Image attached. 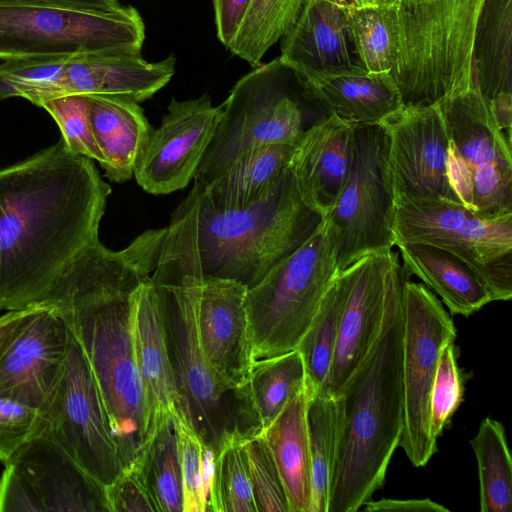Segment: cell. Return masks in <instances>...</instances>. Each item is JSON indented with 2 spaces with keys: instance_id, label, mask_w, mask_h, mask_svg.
Wrapping results in <instances>:
<instances>
[{
  "instance_id": "obj_8",
  "label": "cell",
  "mask_w": 512,
  "mask_h": 512,
  "mask_svg": "<svg viewBox=\"0 0 512 512\" xmlns=\"http://www.w3.org/2000/svg\"><path fill=\"white\" fill-rule=\"evenodd\" d=\"M145 26L132 6L81 9L23 0H0V60L141 50Z\"/></svg>"
},
{
  "instance_id": "obj_1",
  "label": "cell",
  "mask_w": 512,
  "mask_h": 512,
  "mask_svg": "<svg viewBox=\"0 0 512 512\" xmlns=\"http://www.w3.org/2000/svg\"><path fill=\"white\" fill-rule=\"evenodd\" d=\"M165 235L166 227L147 230L120 251L94 241L68 263L39 302L62 317L80 345L124 470L135 465L150 433L133 347V296L154 270Z\"/></svg>"
},
{
  "instance_id": "obj_42",
  "label": "cell",
  "mask_w": 512,
  "mask_h": 512,
  "mask_svg": "<svg viewBox=\"0 0 512 512\" xmlns=\"http://www.w3.org/2000/svg\"><path fill=\"white\" fill-rule=\"evenodd\" d=\"M40 107L53 117L70 151L94 159L102 166L104 158L93 134L86 95L71 94L52 98L41 103Z\"/></svg>"
},
{
  "instance_id": "obj_46",
  "label": "cell",
  "mask_w": 512,
  "mask_h": 512,
  "mask_svg": "<svg viewBox=\"0 0 512 512\" xmlns=\"http://www.w3.org/2000/svg\"><path fill=\"white\" fill-rule=\"evenodd\" d=\"M0 512H44L28 480L10 463L0 477Z\"/></svg>"
},
{
  "instance_id": "obj_6",
  "label": "cell",
  "mask_w": 512,
  "mask_h": 512,
  "mask_svg": "<svg viewBox=\"0 0 512 512\" xmlns=\"http://www.w3.org/2000/svg\"><path fill=\"white\" fill-rule=\"evenodd\" d=\"M485 1H398L391 74L403 105H431L475 84L474 37Z\"/></svg>"
},
{
  "instance_id": "obj_11",
  "label": "cell",
  "mask_w": 512,
  "mask_h": 512,
  "mask_svg": "<svg viewBox=\"0 0 512 512\" xmlns=\"http://www.w3.org/2000/svg\"><path fill=\"white\" fill-rule=\"evenodd\" d=\"M393 236L399 243L445 249L478 275L492 301L512 298V213L485 218L460 203L394 198Z\"/></svg>"
},
{
  "instance_id": "obj_29",
  "label": "cell",
  "mask_w": 512,
  "mask_h": 512,
  "mask_svg": "<svg viewBox=\"0 0 512 512\" xmlns=\"http://www.w3.org/2000/svg\"><path fill=\"white\" fill-rule=\"evenodd\" d=\"M296 145L275 143L254 148L238 157L206 187L194 184L217 208L246 207L268 192L289 165Z\"/></svg>"
},
{
  "instance_id": "obj_34",
  "label": "cell",
  "mask_w": 512,
  "mask_h": 512,
  "mask_svg": "<svg viewBox=\"0 0 512 512\" xmlns=\"http://www.w3.org/2000/svg\"><path fill=\"white\" fill-rule=\"evenodd\" d=\"M477 461L481 512H511L512 460L504 426L486 417L470 440Z\"/></svg>"
},
{
  "instance_id": "obj_31",
  "label": "cell",
  "mask_w": 512,
  "mask_h": 512,
  "mask_svg": "<svg viewBox=\"0 0 512 512\" xmlns=\"http://www.w3.org/2000/svg\"><path fill=\"white\" fill-rule=\"evenodd\" d=\"M134 468L158 512H183V484L173 412L154 423Z\"/></svg>"
},
{
  "instance_id": "obj_27",
  "label": "cell",
  "mask_w": 512,
  "mask_h": 512,
  "mask_svg": "<svg viewBox=\"0 0 512 512\" xmlns=\"http://www.w3.org/2000/svg\"><path fill=\"white\" fill-rule=\"evenodd\" d=\"M402 267L441 298L450 314L470 316L492 302L473 269L455 254L428 244L399 243Z\"/></svg>"
},
{
  "instance_id": "obj_37",
  "label": "cell",
  "mask_w": 512,
  "mask_h": 512,
  "mask_svg": "<svg viewBox=\"0 0 512 512\" xmlns=\"http://www.w3.org/2000/svg\"><path fill=\"white\" fill-rule=\"evenodd\" d=\"M342 300L343 287L337 274L311 325L296 347L304 361L306 387L310 393L330 394L329 379L337 342Z\"/></svg>"
},
{
  "instance_id": "obj_45",
  "label": "cell",
  "mask_w": 512,
  "mask_h": 512,
  "mask_svg": "<svg viewBox=\"0 0 512 512\" xmlns=\"http://www.w3.org/2000/svg\"><path fill=\"white\" fill-rule=\"evenodd\" d=\"M105 489L110 512H158L154 500L134 468L124 470Z\"/></svg>"
},
{
  "instance_id": "obj_51",
  "label": "cell",
  "mask_w": 512,
  "mask_h": 512,
  "mask_svg": "<svg viewBox=\"0 0 512 512\" xmlns=\"http://www.w3.org/2000/svg\"><path fill=\"white\" fill-rule=\"evenodd\" d=\"M31 2L51 3L81 9L108 10L120 7L118 0H23Z\"/></svg>"
},
{
  "instance_id": "obj_20",
  "label": "cell",
  "mask_w": 512,
  "mask_h": 512,
  "mask_svg": "<svg viewBox=\"0 0 512 512\" xmlns=\"http://www.w3.org/2000/svg\"><path fill=\"white\" fill-rule=\"evenodd\" d=\"M173 55L148 62L141 50L110 49L70 56L49 99L71 95H114L142 102L171 80ZM48 99V100H49Z\"/></svg>"
},
{
  "instance_id": "obj_43",
  "label": "cell",
  "mask_w": 512,
  "mask_h": 512,
  "mask_svg": "<svg viewBox=\"0 0 512 512\" xmlns=\"http://www.w3.org/2000/svg\"><path fill=\"white\" fill-rule=\"evenodd\" d=\"M463 392L455 344L449 342L441 351L431 392V432L436 439L463 401Z\"/></svg>"
},
{
  "instance_id": "obj_7",
  "label": "cell",
  "mask_w": 512,
  "mask_h": 512,
  "mask_svg": "<svg viewBox=\"0 0 512 512\" xmlns=\"http://www.w3.org/2000/svg\"><path fill=\"white\" fill-rule=\"evenodd\" d=\"M337 274L323 223L300 248L247 289L245 307L254 361L296 349Z\"/></svg>"
},
{
  "instance_id": "obj_24",
  "label": "cell",
  "mask_w": 512,
  "mask_h": 512,
  "mask_svg": "<svg viewBox=\"0 0 512 512\" xmlns=\"http://www.w3.org/2000/svg\"><path fill=\"white\" fill-rule=\"evenodd\" d=\"M296 80L307 99L357 126L378 125L403 105L391 72H369L360 67Z\"/></svg>"
},
{
  "instance_id": "obj_44",
  "label": "cell",
  "mask_w": 512,
  "mask_h": 512,
  "mask_svg": "<svg viewBox=\"0 0 512 512\" xmlns=\"http://www.w3.org/2000/svg\"><path fill=\"white\" fill-rule=\"evenodd\" d=\"M44 415L37 408L0 397V461L4 465L29 441L42 434Z\"/></svg>"
},
{
  "instance_id": "obj_12",
  "label": "cell",
  "mask_w": 512,
  "mask_h": 512,
  "mask_svg": "<svg viewBox=\"0 0 512 512\" xmlns=\"http://www.w3.org/2000/svg\"><path fill=\"white\" fill-rule=\"evenodd\" d=\"M393 215L385 133L379 124L358 125L347 180L324 218L338 272L366 254L392 250Z\"/></svg>"
},
{
  "instance_id": "obj_53",
  "label": "cell",
  "mask_w": 512,
  "mask_h": 512,
  "mask_svg": "<svg viewBox=\"0 0 512 512\" xmlns=\"http://www.w3.org/2000/svg\"><path fill=\"white\" fill-rule=\"evenodd\" d=\"M398 1H404V0H398Z\"/></svg>"
},
{
  "instance_id": "obj_14",
  "label": "cell",
  "mask_w": 512,
  "mask_h": 512,
  "mask_svg": "<svg viewBox=\"0 0 512 512\" xmlns=\"http://www.w3.org/2000/svg\"><path fill=\"white\" fill-rule=\"evenodd\" d=\"M43 415L41 435L101 485L109 486L122 474L94 375L71 332L62 376Z\"/></svg>"
},
{
  "instance_id": "obj_30",
  "label": "cell",
  "mask_w": 512,
  "mask_h": 512,
  "mask_svg": "<svg viewBox=\"0 0 512 512\" xmlns=\"http://www.w3.org/2000/svg\"><path fill=\"white\" fill-rule=\"evenodd\" d=\"M473 59L475 79L489 100L512 93V0H486L478 18Z\"/></svg>"
},
{
  "instance_id": "obj_38",
  "label": "cell",
  "mask_w": 512,
  "mask_h": 512,
  "mask_svg": "<svg viewBox=\"0 0 512 512\" xmlns=\"http://www.w3.org/2000/svg\"><path fill=\"white\" fill-rule=\"evenodd\" d=\"M183 484V512H211L215 454L175 409Z\"/></svg>"
},
{
  "instance_id": "obj_23",
  "label": "cell",
  "mask_w": 512,
  "mask_h": 512,
  "mask_svg": "<svg viewBox=\"0 0 512 512\" xmlns=\"http://www.w3.org/2000/svg\"><path fill=\"white\" fill-rule=\"evenodd\" d=\"M7 463L28 480L44 512H110L105 487L43 435L26 443Z\"/></svg>"
},
{
  "instance_id": "obj_32",
  "label": "cell",
  "mask_w": 512,
  "mask_h": 512,
  "mask_svg": "<svg viewBox=\"0 0 512 512\" xmlns=\"http://www.w3.org/2000/svg\"><path fill=\"white\" fill-rule=\"evenodd\" d=\"M398 0L348 9L347 26L359 65L369 72H391L398 51Z\"/></svg>"
},
{
  "instance_id": "obj_26",
  "label": "cell",
  "mask_w": 512,
  "mask_h": 512,
  "mask_svg": "<svg viewBox=\"0 0 512 512\" xmlns=\"http://www.w3.org/2000/svg\"><path fill=\"white\" fill-rule=\"evenodd\" d=\"M86 96L93 134L104 158L101 167L112 182H125L134 175L153 129L134 100L114 95Z\"/></svg>"
},
{
  "instance_id": "obj_21",
  "label": "cell",
  "mask_w": 512,
  "mask_h": 512,
  "mask_svg": "<svg viewBox=\"0 0 512 512\" xmlns=\"http://www.w3.org/2000/svg\"><path fill=\"white\" fill-rule=\"evenodd\" d=\"M356 126L327 113L303 131L288 165L301 198L323 218L334 208L347 180Z\"/></svg>"
},
{
  "instance_id": "obj_47",
  "label": "cell",
  "mask_w": 512,
  "mask_h": 512,
  "mask_svg": "<svg viewBox=\"0 0 512 512\" xmlns=\"http://www.w3.org/2000/svg\"><path fill=\"white\" fill-rule=\"evenodd\" d=\"M250 0H213L215 26L219 41L231 43Z\"/></svg>"
},
{
  "instance_id": "obj_4",
  "label": "cell",
  "mask_w": 512,
  "mask_h": 512,
  "mask_svg": "<svg viewBox=\"0 0 512 512\" xmlns=\"http://www.w3.org/2000/svg\"><path fill=\"white\" fill-rule=\"evenodd\" d=\"M402 265L390 284L378 336L340 388L328 512H357L379 490L404 421Z\"/></svg>"
},
{
  "instance_id": "obj_22",
  "label": "cell",
  "mask_w": 512,
  "mask_h": 512,
  "mask_svg": "<svg viewBox=\"0 0 512 512\" xmlns=\"http://www.w3.org/2000/svg\"><path fill=\"white\" fill-rule=\"evenodd\" d=\"M349 7L330 0H305L296 22L281 39L279 59L295 78L361 67L351 49Z\"/></svg>"
},
{
  "instance_id": "obj_35",
  "label": "cell",
  "mask_w": 512,
  "mask_h": 512,
  "mask_svg": "<svg viewBox=\"0 0 512 512\" xmlns=\"http://www.w3.org/2000/svg\"><path fill=\"white\" fill-rule=\"evenodd\" d=\"M305 0H250L227 47L253 68L266 52L291 29Z\"/></svg>"
},
{
  "instance_id": "obj_41",
  "label": "cell",
  "mask_w": 512,
  "mask_h": 512,
  "mask_svg": "<svg viewBox=\"0 0 512 512\" xmlns=\"http://www.w3.org/2000/svg\"><path fill=\"white\" fill-rule=\"evenodd\" d=\"M257 512H290L277 466L262 435L242 444Z\"/></svg>"
},
{
  "instance_id": "obj_3",
  "label": "cell",
  "mask_w": 512,
  "mask_h": 512,
  "mask_svg": "<svg viewBox=\"0 0 512 512\" xmlns=\"http://www.w3.org/2000/svg\"><path fill=\"white\" fill-rule=\"evenodd\" d=\"M201 272L185 215L174 212L150 274L178 396L176 410L214 452L262 432L249 386L236 387L210 365L197 331Z\"/></svg>"
},
{
  "instance_id": "obj_50",
  "label": "cell",
  "mask_w": 512,
  "mask_h": 512,
  "mask_svg": "<svg viewBox=\"0 0 512 512\" xmlns=\"http://www.w3.org/2000/svg\"><path fill=\"white\" fill-rule=\"evenodd\" d=\"M490 106L498 127L511 136L512 93L497 94L490 100Z\"/></svg>"
},
{
  "instance_id": "obj_19",
  "label": "cell",
  "mask_w": 512,
  "mask_h": 512,
  "mask_svg": "<svg viewBox=\"0 0 512 512\" xmlns=\"http://www.w3.org/2000/svg\"><path fill=\"white\" fill-rule=\"evenodd\" d=\"M247 288L233 280L202 277L197 303L201 348L214 370L236 387L248 385L253 365L245 307Z\"/></svg>"
},
{
  "instance_id": "obj_5",
  "label": "cell",
  "mask_w": 512,
  "mask_h": 512,
  "mask_svg": "<svg viewBox=\"0 0 512 512\" xmlns=\"http://www.w3.org/2000/svg\"><path fill=\"white\" fill-rule=\"evenodd\" d=\"M202 277L236 281L247 289L294 253L323 225L300 196L287 168L259 200L243 208H217L194 184L181 202Z\"/></svg>"
},
{
  "instance_id": "obj_39",
  "label": "cell",
  "mask_w": 512,
  "mask_h": 512,
  "mask_svg": "<svg viewBox=\"0 0 512 512\" xmlns=\"http://www.w3.org/2000/svg\"><path fill=\"white\" fill-rule=\"evenodd\" d=\"M70 56L19 57L0 63V101L22 97L40 106L49 99Z\"/></svg>"
},
{
  "instance_id": "obj_10",
  "label": "cell",
  "mask_w": 512,
  "mask_h": 512,
  "mask_svg": "<svg viewBox=\"0 0 512 512\" xmlns=\"http://www.w3.org/2000/svg\"><path fill=\"white\" fill-rule=\"evenodd\" d=\"M289 69L279 57L241 77L222 103V112L194 176L206 187L244 153L268 144L296 145L302 112L287 91Z\"/></svg>"
},
{
  "instance_id": "obj_33",
  "label": "cell",
  "mask_w": 512,
  "mask_h": 512,
  "mask_svg": "<svg viewBox=\"0 0 512 512\" xmlns=\"http://www.w3.org/2000/svg\"><path fill=\"white\" fill-rule=\"evenodd\" d=\"M306 421L311 468L308 512H328L338 438L339 412L335 396L310 393L308 390Z\"/></svg>"
},
{
  "instance_id": "obj_13",
  "label": "cell",
  "mask_w": 512,
  "mask_h": 512,
  "mask_svg": "<svg viewBox=\"0 0 512 512\" xmlns=\"http://www.w3.org/2000/svg\"><path fill=\"white\" fill-rule=\"evenodd\" d=\"M402 307L404 421L399 447L413 466L424 467L438 450L430 400L439 357L447 343L455 342L457 330L438 297L406 277Z\"/></svg>"
},
{
  "instance_id": "obj_9",
  "label": "cell",
  "mask_w": 512,
  "mask_h": 512,
  "mask_svg": "<svg viewBox=\"0 0 512 512\" xmlns=\"http://www.w3.org/2000/svg\"><path fill=\"white\" fill-rule=\"evenodd\" d=\"M449 136V176L461 203L474 214L512 213L511 136L501 130L477 83L437 102Z\"/></svg>"
},
{
  "instance_id": "obj_52",
  "label": "cell",
  "mask_w": 512,
  "mask_h": 512,
  "mask_svg": "<svg viewBox=\"0 0 512 512\" xmlns=\"http://www.w3.org/2000/svg\"><path fill=\"white\" fill-rule=\"evenodd\" d=\"M342 6H366L375 3L377 0H330Z\"/></svg>"
},
{
  "instance_id": "obj_17",
  "label": "cell",
  "mask_w": 512,
  "mask_h": 512,
  "mask_svg": "<svg viewBox=\"0 0 512 512\" xmlns=\"http://www.w3.org/2000/svg\"><path fill=\"white\" fill-rule=\"evenodd\" d=\"M400 266L399 254L391 250L366 254L338 272L343 300L329 379L330 394L345 382L378 336L390 284Z\"/></svg>"
},
{
  "instance_id": "obj_40",
  "label": "cell",
  "mask_w": 512,
  "mask_h": 512,
  "mask_svg": "<svg viewBox=\"0 0 512 512\" xmlns=\"http://www.w3.org/2000/svg\"><path fill=\"white\" fill-rule=\"evenodd\" d=\"M242 444L228 443L215 457L211 512H257Z\"/></svg>"
},
{
  "instance_id": "obj_25",
  "label": "cell",
  "mask_w": 512,
  "mask_h": 512,
  "mask_svg": "<svg viewBox=\"0 0 512 512\" xmlns=\"http://www.w3.org/2000/svg\"><path fill=\"white\" fill-rule=\"evenodd\" d=\"M132 334L135 359L149 412L155 421L177 408L178 396L157 298L150 275L133 296Z\"/></svg>"
},
{
  "instance_id": "obj_18",
  "label": "cell",
  "mask_w": 512,
  "mask_h": 512,
  "mask_svg": "<svg viewBox=\"0 0 512 512\" xmlns=\"http://www.w3.org/2000/svg\"><path fill=\"white\" fill-rule=\"evenodd\" d=\"M36 304L0 358V397L44 412L64 370L70 331L53 308Z\"/></svg>"
},
{
  "instance_id": "obj_36",
  "label": "cell",
  "mask_w": 512,
  "mask_h": 512,
  "mask_svg": "<svg viewBox=\"0 0 512 512\" xmlns=\"http://www.w3.org/2000/svg\"><path fill=\"white\" fill-rule=\"evenodd\" d=\"M305 384V365L297 349L253 362L248 386L262 431Z\"/></svg>"
},
{
  "instance_id": "obj_2",
  "label": "cell",
  "mask_w": 512,
  "mask_h": 512,
  "mask_svg": "<svg viewBox=\"0 0 512 512\" xmlns=\"http://www.w3.org/2000/svg\"><path fill=\"white\" fill-rule=\"evenodd\" d=\"M110 186L63 139L0 170V310L39 303L98 238Z\"/></svg>"
},
{
  "instance_id": "obj_48",
  "label": "cell",
  "mask_w": 512,
  "mask_h": 512,
  "mask_svg": "<svg viewBox=\"0 0 512 512\" xmlns=\"http://www.w3.org/2000/svg\"><path fill=\"white\" fill-rule=\"evenodd\" d=\"M367 512H449L445 506L429 499H392L370 500L364 505Z\"/></svg>"
},
{
  "instance_id": "obj_16",
  "label": "cell",
  "mask_w": 512,
  "mask_h": 512,
  "mask_svg": "<svg viewBox=\"0 0 512 512\" xmlns=\"http://www.w3.org/2000/svg\"><path fill=\"white\" fill-rule=\"evenodd\" d=\"M222 112L204 94L171 99L161 125L153 130L136 164L134 176L148 193L169 194L194 179Z\"/></svg>"
},
{
  "instance_id": "obj_49",
  "label": "cell",
  "mask_w": 512,
  "mask_h": 512,
  "mask_svg": "<svg viewBox=\"0 0 512 512\" xmlns=\"http://www.w3.org/2000/svg\"><path fill=\"white\" fill-rule=\"evenodd\" d=\"M38 307V304H34L0 315V358L14 337L38 310Z\"/></svg>"
},
{
  "instance_id": "obj_28",
  "label": "cell",
  "mask_w": 512,
  "mask_h": 512,
  "mask_svg": "<svg viewBox=\"0 0 512 512\" xmlns=\"http://www.w3.org/2000/svg\"><path fill=\"white\" fill-rule=\"evenodd\" d=\"M307 401L305 384L262 431L280 474L290 512H308L311 501Z\"/></svg>"
},
{
  "instance_id": "obj_15",
  "label": "cell",
  "mask_w": 512,
  "mask_h": 512,
  "mask_svg": "<svg viewBox=\"0 0 512 512\" xmlns=\"http://www.w3.org/2000/svg\"><path fill=\"white\" fill-rule=\"evenodd\" d=\"M379 125L394 198L462 204L449 176V136L438 103L402 105Z\"/></svg>"
}]
</instances>
